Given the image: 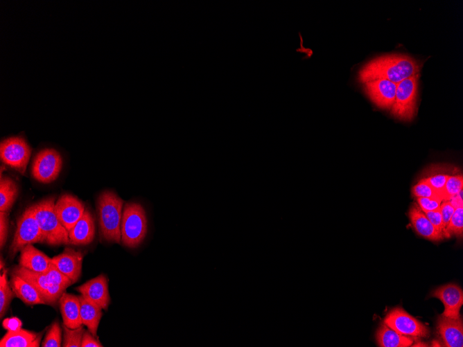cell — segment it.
I'll list each match as a JSON object with an SVG mask.
<instances>
[{
  "mask_svg": "<svg viewBox=\"0 0 463 347\" xmlns=\"http://www.w3.org/2000/svg\"><path fill=\"white\" fill-rule=\"evenodd\" d=\"M62 328L64 331L62 346L81 347L82 336L85 331L84 327L80 326L78 328L71 329L63 323Z\"/></svg>",
  "mask_w": 463,
  "mask_h": 347,
  "instance_id": "83f0119b",
  "label": "cell"
},
{
  "mask_svg": "<svg viewBox=\"0 0 463 347\" xmlns=\"http://www.w3.org/2000/svg\"><path fill=\"white\" fill-rule=\"evenodd\" d=\"M383 323L398 333L410 337H426L430 332L426 326L401 307L391 310Z\"/></svg>",
  "mask_w": 463,
  "mask_h": 347,
  "instance_id": "9c48e42d",
  "label": "cell"
},
{
  "mask_svg": "<svg viewBox=\"0 0 463 347\" xmlns=\"http://www.w3.org/2000/svg\"><path fill=\"white\" fill-rule=\"evenodd\" d=\"M417 204L423 212L439 209L442 198L417 197Z\"/></svg>",
  "mask_w": 463,
  "mask_h": 347,
  "instance_id": "836d02e7",
  "label": "cell"
},
{
  "mask_svg": "<svg viewBox=\"0 0 463 347\" xmlns=\"http://www.w3.org/2000/svg\"><path fill=\"white\" fill-rule=\"evenodd\" d=\"M76 290L102 309L107 310L110 303L108 281L104 274H101L77 287Z\"/></svg>",
  "mask_w": 463,
  "mask_h": 347,
  "instance_id": "5bb4252c",
  "label": "cell"
},
{
  "mask_svg": "<svg viewBox=\"0 0 463 347\" xmlns=\"http://www.w3.org/2000/svg\"><path fill=\"white\" fill-rule=\"evenodd\" d=\"M463 188L462 175H449L444 187V200H448Z\"/></svg>",
  "mask_w": 463,
  "mask_h": 347,
  "instance_id": "f546056e",
  "label": "cell"
},
{
  "mask_svg": "<svg viewBox=\"0 0 463 347\" xmlns=\"http://www.w3.org/2000/svg\"><path fill=\"white\" fill-rule=\"evenodd\" d=\"M412 195L417 197H433V198H442L443 197L437 193L425 180L424 179L420 180L412 188ZM444 200V199H443Z\"/></svg>",
  "mask_w": 463,
  "mask_h": 347,
  "instance_id": "4dcf8cb0",
  "label": "cell"
},
{
  "mask_svg": "<svg viewBox=\"0 0 463 347\" xmlns=\"http://www.w3.org/2000/svg\"><path fill=\"white\" fill-rule=\"evenodd\" d=\"M377 345L381 347H408L413 344V339L401 335L383 323L376 333Z\"/></svg>",
  "mask_w": 463,
  "mask_h": 347,
  "instance_id": "603a6c76",
  "label": "cell"
},
{
  "mask_svg": "<svg viewBox=\"0 0 463 347\" xmlns=\"http://www.w3.org/2000/svg\"><path fill=\"white\" fill-rule=\"evenodd\" d=\"M124 201L114 191L105 190L96 202V213L101 238L112 243L121 242V224Z\"/></svg>",
  "mask_w": 463,
  "mask_h": 347,
  "instance_id": "7a4b0ae2",
  "label": "cell"
},
{
  "mask_svg": "<svg viewBox=\"0 0 463 347\" xmlns=\"http://www.w3.org/2000/svg\"><path fill=\"white\" fill-rule=\"evenodd\" d=\"M462 193L463 190H461L457 194L448 199L455 208L463 206Z\"/></svg>",
  "mask_w": 463,
  "mask_h": 347,
  "instance_id": "ab89813d",
  "label": "cell"
},
{
  "mask_svg": "<svg viewBox=\"0 0 463 347\" xmlns=\"http://www.w3.org/2000/svg\"><path fill=\"white\" fill-rule=\"evenodd\" d=\"M8 212L0 211V247L6 244L8 232Z\"/></svg>",
  "mask_w": 463,
  "mask_h": 347,
  "instance_id": "d590c367",
  "label": "cell"
},
{
  "mask_svg": "<svg viewBox=\"0 0 463 347\" xmlns=\"http://www.w3.org/2000/svg\"><path fill=\"white\" fill-rule=\"evenodd\" d=\"M58 301L63 323L71 329L82 326V322L80 317V302L79 297L64 292Z\"/></svg>",
  "mask_w": 463,
  "mask_h": 347,
  "instance_id": "ffe728a7",
  "label": "cell"
},
{
  "mask_svg": "<svg viewBox=\"0 0 463 347\" xmlns=\"http://www.w3.org/2000/svg\"><path fill=\"white\" fill-rule=\"evenodd\" d=\"M420 73L397 83L392 115L401 121H412L417 112V99Z\"/></svg>",
  "mask_w": 463,
  "mask_h": 347,
  "instance_id": "5b68a950",
  "label": "cell"
},
{
  "mask_svg": "<svg viewBox=\"0 0 463 347\" xmlns=\"http://www.w3.org/2000/svg\"><path fill=\"white\" fill-rule=\"evenodd\" d=\"M408 215L419 235L432 241H439L444 238L443 233L435 229L417 204L411 206Z\"/></svg>",
  "mask_w": 463,
  "mask_h": 347,
  "instance_id": "d6986e66",
  "label": "cell"
},
{
  "mask_svg": "<svg viewBox=\"0 0 463 347\" xmlns=\"http://www.w3.org/2000/svg\"><path fill=\"white\" fill-rule=\"evenodd\" d=\"M62 167V159L60 153L55 149L46 148L35 155L31 166V175L37 181L49 184L58 178Z\"/></svg>",
  "mask_w": 463,
  "mask_h": 347,
  "instance_id": "52a82bcc",
  "label": "cell"
},
{
  "mask_svg": "<svg viewBox=\"0 0 463 347\" xmlns=\"http://www.w3.org/2000/svg\"><path fill=\"white\" fill-rule=\"evenodd\" d=\"M94 219L88 209L69 231L70 244L85 245L91 243L95 235Z\"/></svg>",
  "mask_w": 463,
  "mask_h": 347,
  "instance_id": "e0dca14e",
  "label": "cell"
},
{
  "mask_svg": "<svg viewBox=\"0 0 463 347\" xmlns=\"http://www.w3.org/2000/svg\"><path fill=\"white\" fill-rule=\"evenodd\" d=\"M42 332L35 333L24 329L8 331L0 341L1 347H38Z\"/></svg>",
  "mask_w": 463,
  "mask_h": 347,
  "instance_id": "7402d4cb",
  "label": "cell"
},
{
  "mask_svg": "<svg viewBox=\"0 0 463 347\" xmlns=\"http://www.w3.org/2000/svg\"><path fill=\"white\" fill-rule=\"evenodd\" d=\"M62 342V329L58 321H54L49 327L42 341V347H60Z\"/></svg>",
  "mask_w": 463,
  "mask_h": 347,
  "instance_id": "f1b7e54d",
  "label": "cell"
},
{
  "mask_svg": "<svg viewBox=\"0 0 463 347\" xmlns=\"http://www.w3.org/2000/svg\"><path fill=\"white\" fill-rule=\"evenodd\" d=\"M449 177V175L439 174L430 176L424 179V180L444 199V190L446 182Z\"/></svg>",
  "mask_w": 463,
  "mask_h": 347,
  "instance_id": "d6a6232c",
  "label": "cell"
},
{
  "mask_svg": "<svg viewBox=\"0 0 463 347\" xmlns=\"http://www.w3.org/2000/svg\"><path fill=\"white\" fill-rule=\"evenodd\" d=\"M83 254L72 248L67 247L62 253L51 258L52 263L73 283L80 277Z\"/></svg>",
  "mask_w": 463,
  "mask_h": 347,
  "instance_id": "9a60e30c",
  "label": "cell"
},
{
  "mask_svg": "<svg viewBox=\"0 0 463 347\" xmlns=\"http://www.w3.org/2000/svg\"><path fill=\"white\" fill-rule=\"evenodd\" d=\"M148 221L143 206L138 202H128L123 209L121 224V242L129 248L137 247L145 239Z\"/></svg>",
  "mask_w": 463,
  "mask_h": 347,
  "instance_id": "277c9868",
  "label": "cell"
},
{
  "mask_svg": "<svg viewBox=\"0 0 463 347\" xmlns=\"http://www.w3.org/2000/svg\"><path fill=\"white\" fill-rule=\"evenodd\" d=\"M397 84L380 79L362 83L363 90L369 98L379 108L390 109L395 100Z\"/></svg>",
  "mask_w": 463,
  "mask_h": 347,
  "instance_id": "8fae6325",
  "label": "cell"
},
{
  "mask_svg": "<svg viewBox=\"0 0 463 347\" xmlns=\"http://www.w3.org/2000/svg\"><path fill=\"white\" fill-rule=\"evenodd\" d=\"M19 189L16 182L10 177H1L0 181V211L8 212L12 207Z\"/></svg>",
  "mask_w": 463,
  "mask_h": 347,
  "instance_id": "d4e9b609",
  "label": "cell"
},
{
  "mask_svg": "<svg viewBox=\"0 0 463 347\" xmlns=\"http://www.w3.org/2000/svg\"><path fill=\"white\" fill-rule=\"evenodd\" d=\"M103 346L88 330H85L81 342V347H103Z\"/></svg>",
  "mask_w": 463,
  "mask_h": 347,
  "instance_id": "74e56055",
  "label": "cell"
},
{
  "mask_svg": "<svg viewBox=\"0 0 463 347\" xmlns=\"http://www.w3.org/2000/svg\"><path fill=\"white\" fill-rule=\"evenodd\" d=\"M31 154V148L21 136H11L1 141L0 157L2 162L24 174Z\"/></svg>",
  "mask_w": 463,
  "mask_h": 347,
  "instance_id": "ba28073f",
  "label": "cell"
},
{
  "mask_svg": "<svg viewBox=\"0 0 463 347\" xmlns=\"http://www.w3.org/2000/svg\"><path fill=\"white\" fill-rule=\"evenodd\" d=\"M463 234V206L456 208L444 231V237L454 235L462 237Z\"/></svg>",
  "mask_w": 463,
  "mask_h": 347,
  "instance_id": "4316f807",
  "label": "cell"
},
{
  "mask_svg": "<svg viewBox=\"0 0 463 347\" xmlns=\"http://www.w3.org/2000/svg\"><path fill=\"white\" fill-rule=\"evenodd\" d=\"M21 321L16 317L6 318L3 321L2 326L8 331H17L21 328Z\"/></svg>",
  "mask_w": 463,
  "mask_h": 347,
  "instance_id": "f35d334b",
  "label": "cell"
},
{
  "mask_svg": "<svg viewBox=\"0 0 463 347\" xmlns=\"http://www.w3.org/2000/svg\"><path fill=\"white\" fill-rule=\"evenodd\" d=\"M12 273L30 283L38 291L47 305H55L67 289L52 283L44 274L30 271L20 265L15 266Z\"/></svg>",
  "mask_w": 463,
  "mask_h": 347,
  "instance_id": "30bf717a",
  "label": "cell"
},
{
  "mask_svg": "<svg viewBox=\"0 0 463 347\" xmlns=\"http://www.w3.org/2000/svg\"><path fill=\"white\" fill-rule=\"evenodd\" d=\"M44 242V238L32 206L27 208L19 217L14 238L9 249L13 256L29 244Z\"/></svg>",
  "mask_w": 463,
  "mask_h": 347,
  "instance_id": "8992f818",
  "label": "cell"
},
{
  "mask_svg": "<svg viewBox=\"0 0 463 347\" xmlns=\"http://www.w3.org/2000/svg\"><path fill=\"white\" fill-rule=\"evenodd\" d=\"M430 296L439 299L444 304L443 316L453 319L461 317L460 312L463 305V291L459 285L448 283L439 286L433 290Z\"/></svg>",
  "mask_w": 463,
  "mask_h": 347,
  "instance_id": "4fadbf2b",
  "label": "cell"
},
{
  "mask_svg": "<svg viewBox=\"0 0 463 347\" xmlns=\"http://www.w3.org/2000/svg\"><path fill=\"white\" fill-rule=\"evenodd\" d=\"M55 197L44 199L32 205L44 238V242L56 246L70 244L68 231L59 221L54 209Z\"/></svg>",
  "mask_w": 463,
  "mask_h": 347,
  "instance_id": "3957f363",
  "label": "cell"
},
{
  "mask_svg": "<svg viewBox=\"0 0 463 347\" xmlns=\"http://www.w3.org/2000/svg\"><path fill=\"white\" fill-rule=\"evenodd\" d=\"M8 269H5L0 277V317L6 314L12 299L16 296L7 277Z\"/></svg>",
  "mask_w": 463,
  "mask_h": 347,
  "instance_id": "484cf974",
  "label": "cell"
},
{
  "mask_svg": "<svg viewBox=\"0 0 463 347\" xmlns=\"http://www.w3.org/2000/svg\"><path fill=\"white\" fill-rule=\"evenodd\" d=\"M424 213L435 229L443 233V222L440 209L426 211Z\"/></svg>",
  "mask_w": 463,
  "mask_h": 347,
  "instance_id": "8d00e7d4",
  "label": "cell"
},
{
  "mask_svg": "<svg viewBox=\"0 0 463 347\" xmlns=\"http://www.w3.org/2000/svg\"><path fill=\"white\" fill-rule=\"evenodd\" d=\"M19 264L30 271L45 273L52 265L51 258L29 244L20 250Z\"/></svg>",
  "mask_w": 463,
  "mask_h": 347,
  "instance_id": "ac0fdd59",
  "label": "cell"
},
{
  "mask_svg": "<svg viewBox=\"0 0 463 347\" xmlns=\"http://www.w3.org/2000/svg\"><path fill=\"white\" fill-rule=\"evenodd\" d=\"M421 63L404 53L377 56L364 64L358 71L357 79L364 83L374 80H388L396 84L419 73Z\"/></svg>",
  "mask_w": 463,
  "mask_h": 347,
  "instance_id": "6da1fadb",
  "label": "cell"
},
{
  "mask_svg": "<svg viewBox=\"0 0 463 347\" xmlns=\"http://www.w3.org/2000/svg\"><path fill=\"white\" fill-rule=\"evenodd\" d=\"M53 283L67 288L72 285V281L64 274H62L53 263L50 269L43 273Z\"/></svg>",
  "mask_w": 463,
  "mask_h": 347,
  "instance_id": "1f68e13d",
  "label": "cell"
},
{
  "mask_svg": "<svg viewBox=\"0 0 463 347\" xmlns=\"http://www.w3.org/2000/svg\"><path fill=\"white\" fill-rule=\"evenodd\" d=\"M0 263H1V265H0V269H1V270H2V269H3V265H4V263H3V259H2V258H1V260H0Z\"/></svg>",
  "mask_w": 463,
  "mask_h": 347,
  "instance_id": "60d3db41",
  "label": "cell"
},
{
  "mask_svg": "<svg viewBox=\"0 0 463 347\" xmlns=\"http://www.w3.org/2000/svg\"><path fill=\"white\" fill-rule=\"evenodd\" d=\"M10 286L17 297L26 305L46 304L38 291L19 276L11 273Z\"/></svg>",
  "mask_w": 463,
  "mask_h": 347,
  "instance_id": "44dd1931",
  "label": "cell"
},
{
  "mask_svg": "<svg viewBox=\"0 0 463 347\" xmlns=\"http://www.w3.org/2000/svg\"><path fill=\"white\" fill-rule=\"evenodd\" d=\"M439 209L442 217L444 233L455 208L448 200H444L441 204Z\"/></svg>",
  "mask_w": 463,
  "mask_h": 347,
  "instance_id": "e575fe53",
  "label": "cell"
},
{
  "mask_svg": "<svg viewBox=\"0 0 463 347\" xmlns=\"http://www.w3.org/2000/svg\"><path fill=\"white\" fill-rule=\"evenodd\" d=\"M437 330L444 346H463V321L461 317L453 319L441 314L437 320Z\"/></svg>",
  "mask_w": 463,
  "mask_h": 347,
  "instance_id": "2e32d148",
  "label": "cell"
},
{
  "mask_svg": "<svg viewBox=\"0 0 463 347\" xmlns=\"http://www.w3.org/2000/svg\"><path fill=\"white\" fill-rule=\"evenodd\" d=\"M80 302V317L82 324L95 337L102 317V308L95 303L87 299L82 295L78 296Z\"/></svg>",
  "mask_w": 463,
  "mask_h": 347,
  "instance_id": "cb8c5ba5",
  "label": "cell"
},
{
  "mask_svg": "<svg viewBox=\"0 0 463 347\" xmlns=\"http://www.w3.org/2000/svg\"><path fill=\"white\" fill-rule=\"evenodd\" d=\"M54 209L59 221L69 232L82 217L86 208L77 197L64 194L56 201Z\"/></svg>",
  "mask_w": 463,
  "mask_h": 347,
  "instance_id": "7c38bea8",
  "label": "cell"
}]
</instances>
